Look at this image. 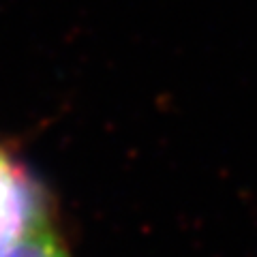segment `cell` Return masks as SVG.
<instances>
[{
    "instance_id": "obj_2",
    "label": "cell",
    "mask_w": 257,
    "mask_h": 257,
    "mask_svg": "<svg viewBox=\"0 0 257 257\" xmlns=\"http://www.w3.org/2000/svg\"><path fill=\"white\" fill-rule=\"evenodd\" d=\"M3 257H71V255L64 248L58 234L54 231L52 223H47L41 229L32 231L28 238H24L18 246H13Z\"/></svg>"
},
{
    "instance_id": "obj_1",
    "label": "cell",
    "mask_w": 257,
    "mask_h": 257,
    "mask_svg": "<svg viewBox=\"0 0 257 257\" xmlns=\"http://www.w3.org/2000/svg\"><path fill=\"white\" fill-rule=\"evenodd\" d=\"M52 223L45 189L11 150L0 146V257Z\"/></svg>"
}]
</instances>
